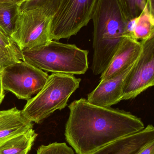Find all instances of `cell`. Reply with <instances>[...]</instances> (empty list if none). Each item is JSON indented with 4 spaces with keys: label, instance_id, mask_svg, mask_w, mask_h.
<instances>
[{
    "label": "cell",
    "instance_id": "8992f818",
    "mask_svg": "<svg viewBox=\"0 0 154 154\" xmlns=\"http://www.w3.org/2000/svg\"><path fill=\"white\" fill-rule=\"evenodd\" d=\"M98 0H61L52 17V40L69 38L86 26L92 19Z\"/></svg>",
    "mask_w": 154,
    "mask_h": 154
},
{
    "label": "cell",
    "instance_id": "30bf717a",
    "mask_svg": "<svg viewBox=\"0 0 154 154\" xmlns=\"http://www.w3.org/2000/svg\"><path fill=\"white\" fill-rule=\"evenodd\" d=\"M154 142V127L149 125L135 134L110 143L90 154H137Z\"/></svg>",
    "mask_w": 154,
    "mask_h": 154
},
{
    "label": "cell",
    "instance_id": "44dd1931",
    "mask_svg": "<svg viewBox=\"0 0 154 154\" xmlns=\"http://www.w3.org/2000/svg\"><path fill=\"white\" fill-rule=\"evenodd\" d=\"M137 154H154V142L146 146Z\"/></svg>",
    "mask_w": 154,
    "mask_h": 154
},
{
    "label": "cell",
    "instance_id": "ffe728a7",
    "mask_svg": "<svg viewBox=\"0 0 154 154\" xmlns=\"http://www.w3.org/2000/svg\"><path fill=\"white\" fill-rule=\"evenodd\" d=\"M19 60L15 56L0 48V73L7 66Z\"/></svg>",
    "mask_w": 154,
    "mask_h": 154
},
{
    "label": "cell",
    "instance_id": "2e32d148",
    "mask_svg": "<svg viewBox=\"0 0 154 154\" xmlns=\"http://www.w3.org/2000/svg\"><path fill=\"white\" fill-rule=\"evenodd\" d=\"M127 20L138 17L147 4V0H118Z\"/></svg>",
    "mask_w": 154,
    "mask_h": 154
},
{
    "label": "cell",
    "instance_id": "ba28073f",
    "mask_svg": "<svg viewBox=\"0 0 154 154\" xmlns=\"http://www.w3.org/2000/svg\"><path fill=\"white\" fill-rule=\"evenodd\" d=\"M141 42L143 50L126 79L122 100L134 99L154 85V36Z\"/></svg>",
    "mask_w": 154,
    "mask_h": 154
},
{
    "label": "cell",
    "instance_id": "603a6c76",
    "mask_svg": "<svg viewBox=\"0 0 154 154\" xmlns=\"http://www.w3.org/2000/svg\"><path fill=\"white\" fill-rule=\"evenodd\" d=\"M4 90L2 85V82L1 74L0 73V104H1L5 97Z\"/></svg>",
    "mask_w": 154,
    "mask_h": 154
},
{
    "label": "cell",
    "instance_id": "7402d4cb",
    "mask_svg": "<svg viewBox=\"0 0 154 154\" xmlns=\"http://www.w3.org/2000/svg\"><path fill=\"white\" fill-rule=\"evenodd\" d=\"M25 0H0V4H12L20 6Z\"/></svg>",
    "mask_w": 154,
    "mask_h": 154
},
{
    "label": "cell",
    "instance_id": "277c9868",
    "mask_svg": "<svg viewBox=\"0 0 154 154\" xmlns=\"http://www.w3.org/2000/svg\"><path fill=\"white\" fill-rule=\"evenodd\" d=\"M80 82L81 79L73 75L52 73L36 96L27 100L22 114L32 123H41L56 110L68 106L69 99Z\"/></svg>",
    "mask_w": 154,
    "mask_h": 154
},
{
    "label": "cell",
    "instance_id": "6da1fadb",
    "mask_svg": "<svg viewBox=\"0 0 154 154\" xmlns=\"http://www.w3.org/2000/svg\"><path fill=\"white\" fill-rule=\"evenodd\" d=\"M68 108L65 138L77 154H90L145 127L142 119L130 112L96 106L85 98L74 100Z\"/></svg>",
    "mask_w": 154,
    "mask_h": 154
},
{
    "label": "cell",
    "instance_id": "52a82bcc",
    "mask_svg": "<svg viewBox=\"0 0 154 154\" xmlns=\"http://www.w3.org/2000/svg\"><path fill=\"white\" fill-rule=\"evenodd\" d=\"M1 74L5 90L12 92L19 99L27 100L41 90L49 76L22 60L7 66Z\"/></svg>",
    "mask_w": 154,
    "mask_h": 154
},
{
    "label": "cell",
    "instance_id": "7c38bea8",
    "mask_svg": "<svg viewBox=\"0 0 154 154\" xmlns=\"http://www.w3.org/2000/svg\"><path fill=\"white\" fill-rule=\"evenodd\" d=\"M33 128V125L16 107L0 111V145L10 138Z\"/></svg>",
    "mask_w": 154,
    "mask_h": 154
},
{
    "label": "cell",
    "instance_id": "7a4b0ae2",
    "mask_svg": "<svg viewBox=\"0 0 154 154\" xmlns=\"http://www.w3.org/2000/svg\"><path fill=\"white\" fill-rule=\"evenodd\" d=\"M91 20L93 23L91 69L101 75L107 67L124 38L127 21L118 0H98Z\"/></svg>",
    "mask_w": 154,
    "mask_h": 154
},
{
    "label": "cell",
    "instance_id": "5bb4252c",
    "mask_svg": "<svg viewBox=\"0 0 154 154\" xmlns=\"http://www.w3.org/2000/svg\"><path fill=\"white\" fill-rule=\"evenodd\" d=\"M37 136L33 128L17 135L0 145V154H28Z\"/></svg>",
    "mask_w": 154,
    "mask_h": 154
},
{
    "label": "cell",
    "instance_id": "8fae6325",
    "mask_svg": "<svg viewBox=\"0 0 154 154\" xmlns=\"http://www.w3.org/2000/svg\"><path fill=\"white\" fill-rule=\"evenodd\" d=\"M142 50L141 41L128 37L124 38L107 67L100 75V81L114 76L133 65L140 57Z\"/></svg>",
    "mask_w": 154,
    "mask_h": 154
},
{
    "label": "cell",
    "instance_id": "ac0fdd59",
    "mask_svg": "<svg viewBox=\"0 0 154 154\" xmlns=\"http://www.w3.org/2000/svg\"><path fill=\"white\" fill-rule=\"evenodd\" d=\"M37 154H75V152L66 143H54L42 145L38 148Z\"/></svg>",
    "mask_w": 154,
    "mask_h": 154
},
{
    "label": "cell",
    "instance_id": "3957f363",
    "mask_svg": "<svg viewBox=\"0 0 154 154\" xmlns=\"http://www.w3.org/2000/svg\"><path fill=\"white\" fill-rule=\"evenodd\" d=\"M22 60L43 71L71 75L85 74L88 51L74 44L52 40L46 45L21 51Z\"/></svg>",
    "mask_w": 154,
    "mask_h": 154
},
{
    "label": "cell",
    "instance_id": "4fadbf2b",
    "mask_svg": "<svg viewBox=\"0 0 154 154\" xmlns=\"http://www.w3.org/2000/svg\"><path fill=\"white\" fill-rule=\"evenodd\" d=\"M153 36L154 15L150 13L146 4L138 17L127 22L124 38L128 37L142 41Z\"/></svg>",
    "mask_w": 154,
    "mask_h": 154
},
{
    "label": "cell",
    "instance_id": "5b68a950",
    "mask_svg": "<svg viewBox=\"0 0 154 154\" xmlns=\"http://www.w3.org/2000/svg\"><path fill=\"white\" fill-rule=\"evenodd\" d=\"M52 19L40 7L20 10L11 38L21 51L46 45L52 41Z\"/></svg>",
    "mask_w": 154,
    "mask_h": 154
},
{
    "label": "cell",
    "instance_id": "d6986e66",
    "mask_svg": "<svg viewBox=\"0 0 154 154\" xmlns=\"http://www.w3.org/2000/svg\"><path fill=\"white\" fill-rule=\"evenodd\" d=\"M61 0H25L20 6V10L39 6L48 11L57 10Z\"/></svg>",
    "mask_w": 154,
    "mask_h": 154
},
{
    "label": "cell",
    "instance_id": "e0dca14e",
    "mask_svg": "<svg viewBox=\"0 0 154 154\" xmlns=\"http://www.w3.org/2000/svg\"><path fill=\"white\" fill-rule=\"evenodd\" d=\"M0 48L22 60L21 51L11 38L0 27Z\"/></svg>",
    "mask_w": 154,
    "mask_h": 154
},
{
    "label": "cell",
    "instance_id": "9a60e30c",
    "mask_svg": "<svg viewBox=\"0 0 154 154\" xmlns=\"http://www.w3.org/2000/svg\"><path fill=\"white\" fill-rule=\"evenodd\" d=\"M20 11V6L17 5L0 4V27L10 37Z\"/></svg>",
    "mask_w": 154,
    "mask_h": 154
},
{
    "label": "cell",
    "instance_id": "9c48e42d",
    "mask_svg": "<svg viewBox=\"0 0 154 154\" xmlns=\"http://www.w3.org/2000/svg\"><path fill=\"white\" fill-rule=\"evenodd\" d=\"M135 62L116 75L100 81L96 88L88 95V102L99 106L111 107L122 100L126 79Z\"/></svg>",
    "mask_w": 154,
    "mask_h": 154
}]
</instances>
